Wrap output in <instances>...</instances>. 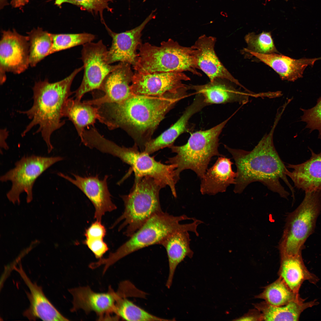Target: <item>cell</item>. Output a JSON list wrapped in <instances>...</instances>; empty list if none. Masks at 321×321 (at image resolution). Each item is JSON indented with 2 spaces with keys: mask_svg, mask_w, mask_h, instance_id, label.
Listing matches in <instances>:
<instances>
[{
  "mask_svg": "<svg viewBox=\"0 0 321 321\" xmlns=\"http://www.w3.org/2000/svg\"><path fill=\"white\" fill-rule=\"evenodd\" d=\"M181 99L133 95L123 101L95 106L101 123L111 130L121 128L141 152L165 115Z\"/></svg>",
  "mask_w": 321,
  "mask_h": 321,
  "instance_id": "6da1fadb",
  "label": "cell"
},
{
  "mask_svg": "<svg viewBox=\"0 0 321 321\" xmlns=\"http://www.w3.org/2000/svg\"><path fill=\"white\" fill-rule=\"evenodd\" d=\"M279 120L278 118H275L270 132L265 135L251 151L232 148L224 145L232 155L237 168L234 189L235 193H240L249 184L259 182L281 197L287 199L289 193L281 184V179L288 186L294 199V188L286 174L287 169L273 144V133Z\"/></svg>",
  "mask_w": 321,
  "mask_h": 321,
  "instance_id": "7a4b0ae2",
  "label": "cell"
},
{
  "mask_svg": "<svg viewBox=\"0 0 321 321\" xmlns=\"http://www.w3.org/2000/svg\"><path fill=\"white\" fill-rule=\"evenodd\" d=\"M83 66L75 69L68 76L57 82L51 83L47 79L36 82L32 89V107L19 113L26 115L30 122L21 134L24 136L33 127L38 125L35 133H40L48 148V153L53 149L52 134L65 124L62 120V110L65 102L72 94L70 89L73 81Z\"/></svg>",
  "mask_w": 321,
  "mask_h": 321,
  "instance_id": "3957f363",
  "label": "cell"
},
{
  "mask_svg": "<svg viewBox=\"0 0 321 321\" xmlns=\"http://www.w3.org/2000/svg\"><path fill=\"white\" fill-rule=\"evenodd\" d=\"M185 215L175 216L163 211L149 218L125 242L99 264L106 271L111 266L127 255L147 246L159 244L170 234L179 231L191 232L198 235L197 229L200 222Z\"/></svg>",
  "mask_w": 321,
  "mask_h": 321,
  "instance_id": "277c9868",
  "label": "cell"
},
{
  "mask_svg": "<svg viewBox=\"0 0 321 321\" xmlns=\"http://www.w3.org/2000/svg\"><path fill=\"white\" fill-rule=\"evenodd\" d=\"M138 58L133 67L136 72L143 73L189 71L201 76L198 71L195 49L181 45L171 39L161 42L160 46L149 43L141 44Z\"/></svg>",
  "mask_w": 321,
  "mask_h": 321,
  "instance_id": "5b68a950",
  "label": "cell"
},
{
  "mask_svg": "<svg viewBox=\"0 0 321 321\" xmlns=\"http://www.w3.org/2000/svg\"><path fill=\"white\" fill-rule=\"evenodd\" d=\"M163 188L150 177H135L129 193L121 196L124 210L111 228L122 221L118 231L126 228L124 234L130 237L151 217L163 211L159 199L160 191Z\"/></svg>",
  "mask_w": 321,
  "mask_h": 321,
  "instance_id": "8992f818",
  "label": "cell"
},
{
  "mask_svg": "<svg viewBox=\"0 0 321 321\" xmlns=\"http://www.w3.org/2000/svg\"><path fill=\"white\" fill-rule=\"evenodd\" d=\"M229 119L208 130L193 133L183 145H173L169 147L176 155L169 158L165 163L176 165L175 173L177 181L180 173L187 169L194 171L201 179L207 169L212 158L223 155L218 150L219 137Z\"/></svg>",
  "mask_w": 321,
  "mask_h": 321,
  "instance_id": "52a82bcc",
  "label": "cell"
},
{
  "mask_svg": "<svg viewBox=\"0 0 321 321\" xmlns=\"http://www.w3.org/2000/svg\"><path fill=\"white\" fill-rule=\"evenodd\" d=\"M321 210V191L305 192L302 202L288 215L279 246L281 255L301 253L313 232Z\"/></svg>",
  "mask_w": 321,
  "mask_h": 321,
  "instance_id": "ba28073f",
  "label": "cell"
},
{
  "mask_svg": "<svg viewBox=\"0 0 321 321\" xmlns=\"http://www.w3.org/2000/svg\"><path fill=\"white\" fill-rule=\"evenodd\" d=\"M99 148L100 152L117 157L130 165L134 173L135 177H150L163 188L168 186L174 196L177 197L175 185L177 181L175 173L176 165L165 164L156 161L150 154L140 151L135 144L130 147L120 146L104 138L100 141Z\"/></svg>",
  "mask_w": 321,
  "mask_h": 321,
  "instance_id": "9c48e42d",
  "label": "cell"
},
{
  "mask_svg": "<svg viewBox=\"0 0 321 321\" xmlns=\"http://www.w3.org/2000/svg\"><path fill=\"white\" fill-rule=\"evenodd\" d=\"M64 159L57 156L44 157L32 155L24 156L16 162L15 167L1 176L2 182L10 181L12 186L7 194L9 200L14 203L20 202L19 196L23 192L27 194L26 200L32 199V188L37 178L56 163Z\"/></svg>",
  "mask_w": 321,
  "mask_h": 321,
  "instance_id": "30bf717a",
  "label": "cell"
},
{
  "mask_svg": "<svg viewBox=\"0 0 321 321\" xmlns=\"http://www.w3.org/2000/svg\"><path fill=\"white\" fill-rule=\"evenodd\" d=\"M190 78L182 72H157L134 73L130 88L134 95L171 97L181 99L185 97L188 85L183 81Z\"/></svg>",
  "mask_w": 321,
  "mask_h": 321,
  "instance_id": "8fae6325",
  "label": "cell"
},
{
  "mask_svg": "<svg viewBox=\"0 0 321 321\" xmlns=\"http://www.w3.org/2000/svg\"><path fill=\"white\" fill-rule=\"evenodd\" d=\"M107 50L101 40L83 45L81 59L84 72L81 84L75 92L76 98L81 100L87 92L99 90L106 76L117 67V64L112 65L106 62Z\"/></svg>",
  "mask_w": 321,
  "mask_h": 321,
  "instance_id": "7c38bea8",
  "label": "cell"
},
{
  "mask_svg": "<svg viewBox=\"0 0 321 321\" xmlns=\"http://www.w3.org/2000/svg\"><path fill=\"white\" fill-rule=\"evenodd\" d=\"M29 43L28 36L13 29L2 31L0 42V82H5L6 73L20 74L28 67Z\"/></svg>",
  "mask_w": 321,
  "mask_h": 321,
  "instance_id": "4fadbf2b",
  "label": "cell"
},
{
  "mask_svg": "<svg viewBox=\"0 0 321 321\" xmlns=\"http://www.w3.org/2000/svg\"><path fill=\"white\" fill-rule=\"evenodd\" d=\"M69 291L73 297L71 312L81 309L88 314L94 311L98 317V320H117L118 319L113 314H115L117 300L122 297L111 286H109L108 292L104 293L95 292L89 286L72 288Z\"/></svg>",
  "mask_w": 321,
  "mask_h": 321,
  "instance_id": "5bb4252c",
  "label": "cell"
},
{
  "mask_svg": "<svg viewBox=\"0 0 321 321\" xmlns=\"http://www.w3.org/2000/svg\"><path fill=\"white\" fill-rule=\"evenodd\" d=\"M153 13L152 12L139 26L120 33L113 32L105 22L103 23L112 38L111 47L106 55L105 60L108 64L119 62L128 63L133 67L136 64L138 58L137 51L142 44V32L148 23L155 18Z\"/></svg>",
  "mask_w": 321,
  "mask_h": 321,
  "instance_id": "9a60e30c",
  "label": "cell"
},
{
  "mask_svg": "<svg viewBox=\"0 0 321 321\" xmlns=\"http://www.w3.org/2000/svg\"><path fill=\"white\" fill-rule=\"evenodd\" d=\"M57 174L76 186L89 199L94 207V218L96 220L101 221L106 213L116 209L117 206L112 201L108 189V175L100 180L97 175L83 177L73 174V178L62 173Z\"/></svg>",
  "mask_w": 321,
  "mask_h": 321,
  "instance_id": "2e32d148",
  "label": "cell"
},
{
  "mask_svg": "<svg viewBox=\"0 0 321 321\" xmlns=\"http://www.w3.org/2000/svg\"><path fill=\"white\" fill-rule=\"evenodd\" d=\"M130 64L120 62L117 67L103 81L99 90L104 94L101 97L85 101L94 106L106 103L119 102L133 96L130 88L134 73Z\"/></svg>",
  "mask_w": 321,
  "mask_h": 321,
  "instance_id": "e0dca14e",
  "label": "cell"
},
{
  "mask_svg": "<svg viewBox=\"0 0 321 321\" xmlns=\"http://www.w3.org/2000/svg\"><path fill=\"white\" fill-rule=\"evenodd\" d=\"M216 41L215 37L204 34L200 36L192 46L195 51L199 69L206 75L210 81L216 78L225 79L250 92L232 75L220 61L214 49Z\"/></svg>",
  "mask_w": 321,
  "mask_h": 321,
  "instance_id": "ac0fdd59",
  "label": "cell"
},
{
  "mask_svg": "<svg viewBox=\"0 0 321 321\" xmlns=\"http://www.w3.org/2000/svg\"><path fill=\"white\" fill-rule=\"evenodd\" d=\"M14 269L20 276L29 289L27 295L30 302L29 307L23 315L30 320L39 318L44 321H68L55 308L45 295L42 288L32 282L28 277L20 264Z\"/></svg>",
  "mask_w": 321,
  "mask_h": 321,
  "instance_id": "d6986e66",
  "label": "cell"
},
{
  "mask_svg": "<svg viewBox=\"0 0 321 321\" xmlns=\"http://www.w3.org/2000/svg\"><path fill=\"white\" fill-rule=\"evenodd\" d=\"M231 82L225 79L216 78L204 85L188 86L189 89L194 90L197 93L201 95L207 105L233 102L244 104L247 103L249 96H253L237 89Z\"/></svg>",
  "mask_w": 321,
  "mask_h": 321,
  "instance_id": "ffe728a7",
  "label": "cell"
},
{
  "mask_svg": "<svg viewBox=\"0 0 321 321\" xmlns=\"http://www.w3.org/2000/svg\"><path fill=\"white\" fill-rule=\"evenodd\" d=\"M243 50L270 67L283 80L294 81L302 77L305 68L313 66L318 58L295 59L278 53L260 54L244 48Z\"/></svg>",
  "mask_w": 321,
  "mask_h": 321,
  "instance_id": "44dd1931",
  "label": "cell"
},
{
  "mask_svg": "<svg viewBox=\"0 0 321 321\" xmlns=\"http://www.w3.org/2000/svg\"><path fill=\"white\" fill-rule=\"evenodd\" d=\"M310 158L297 164H288L287 167L293 169L286 172L293 181L295 186L305 192L321 191V151L316 153L309 148Z\"/></svg>",
  "mask_w": 321,
  "mask_h": 321,
  "instance_id": "7402d4cb",
  "label": "cell"
},
{
  "mask_svg": "<svg viewBox=\"0 0 321 321\" xmlns=\"http://www.w3.org/2000/svg\"><path fill=\"white\" fill-rule=\"evenodd\" d=\"M202 96L197 95L192 103L178 120L158 137L146 143L143 152L150 155L166 147H170L177 138L187 130L188 122L191 116L207 106Z\"/></svg>",
  "mask_w": 321,
  "mask_h": 321,
  "instance_id": "603a6c76",
  "label": "cell"
},
{
  "mask_svg": "<svg viewBox=\"0 0 321 321\" xmlns=\"http://www.w3.org/2000/svg\"><path fill=\"white\" fill-rule=\"evenodd\" d=\"M232 164L230 158L224 155L218 157L215 163L207 169L201 179V193L215 195L225 192L229 186L234 184L237 173L232 170Z\"/></svg>",
  "mask_w": 321,
  "mask_h": 321,
  "instance_id": "cb8c5ba5",
  "label": "cell"
},
{
  "mask_svg": "<svg viewBox=\"0 0 321 321\" xmlns=\"http://www.w3.org/2000/svg\"><path fill=\"white\" fill-rule=\"evenodd\" d=\"M190 240L188 231H179L169 235L159 244L165 248L168 256L169 273L166 285L168 288L171 286L177 265L186 257L191 258L193 256Z\"/></svg>",
  "mask_w": 321,
  "mask_h": 321,
  "instance_id": "d4e9b609",
  "label": "cell"
},
{
  "mask_svg": "<svg viewBox=\"0 0 321 321\" xmlns=\"http://www.w3.org/2000/svg\"><path fill=\"white\" fill-rule=\"evenodd\" d=\"M279 277L294 293L298 292L303 282L308 281L315 284L318 278L307 269L303 260L301 253L295 255H281Z\"/></svg>",
  "mask_w": 321,
  "mask_h": 321,
  "instance_id": "484cf974",
  "label": "cell"
},
{
  "mask_svg": "<svg viewBox=\"0 0 321 321\" xmlns=\"http://www.w3.org/2000/svg\"><path fill=\"white\" fill-rule=\"evenodd\" d=\"M317 303L316 300L305 302L300 297L284 305L273 306L265 301L255 304L254 306L260 313L261 320L298 321L305 310Z\"/></svg>",
  "mask_w": 321,
  "mask_h": 321,
  "instance_id": "4316f807",
  "label": "cell"
},
{
  "mask_svg": "<svg viewBox=\"0 0 321 321\" xmlns=\"http://www.w3.org/2000/svg\"><path fill=\"white\" fill-rule=\"evenodd\" d=\"M63 117H67L73 124L80 137L85 128L93 125L96 120L101 122V117L97 108L85 101L75 98H69L63 107Z\"/></svg>",
  "mask_w": 321,
  "mask_h": 321,
  "instance_id": "83f0119b",
  "label": "cell"
},
{
  "mask_svg": "<svg viewBox=\"0 0 321 321\" xmlns=\"http://www.w3.org/2000/svg\"><path fill=\"white\" fill-rule=\"evenodd\" d=\"M27 34L29 43V65L34 67L51 54L53 42L52 33L38 27Z\"/></svg>",
  "mask_w": 321,
  "mask_h": 321,
  "instance_id": "f1b7e54d",
  "label": "cell"
},
{
  "mask_svg": "<svg viewBox=\"0 0 321 321\" xmlns=\"http://www.w3.org/2000/svg\"><path fill=\"white\" fill-rule=\"evenodd\" d=\"M255 297L264 299L268 304L275 306L284 305L300 297L293 292L282 278L279 277L267 286L263 291Z\"/></svg>",
  "mask_w": 321,
  "mask_h": 321,
  "instance_id": "f546056e",
  "label": "cell"
},
{
  "mask_svg": "<svg viewBox=\"0 0 321 321\" xmlns=\"http://www.w3.org/2000/svg\"><path fill=\"white\" fill-rule=\"evenodd\" d=\"M115 314L127 321H169L154 316L135 305L126 298L118 299L116 303Z\"/></svg>",
  "mask_w": 321,
  "mask_h": 321,
  "instance_id": "4dcf8cb0",
  "label": "cell"
},
{
  "mask_svg": "<svg viewBox=\"0 0 321 321\" xmlns=\"http://www.w3.org/2000/svg\"><path fill=\"white\" fill-rule=\"evenodd\" d=\"M53 46L51 54L83 45L92 42L95 38V35L87 33L75 34H52Z\"/></svg>",
  "mask_w": 321,
  "mask_h": 321,
  "instance_id": "1f68e13d",
  "label": "cell"
},
{
  "mask_svg": "<svg viewBox=\"0 0 321 321\" xmlns=\"http://www.w3.org/2000/svg\"><path fill=\"white\" fill-rule=\"evenodd\" d=\"M245 39L246 48L252 52L262 54L279 53L270 32L263 31L259 34L250 32L245 36Z\"/></svg>",
  "mask_w": 321,
  "mask_h": 321,
  "instance_id": "d6a6232c",
  "label": "cell"
},
{
  "mask_svg": "<svg viewBox=\"0 0 321 321\" xmlns=\"http://www.w3.org/2000/svg\"><path fill=\"white\" fill-rule=\"evenodd\" d=\"M54 1L55 4L60 7L63 3H67L75 5L81 10H86L93 14L100 16L102 23L104 21L103 12L105 9L112 13L113 9L109 6V2L114 0H52Z\"/></svg>",
  "mask_w": 321,
  "mask_h": 321,
  "instance_id": "836d02e7",
  "label": "cell"
},
{
  "mask_svg": "<svg viewBox=\"0 0 321 321\" xmlns=\"http://www.w3.org/2000/svg\"><path fill=\"white\" fill-rule=\"evenodd\" d=\"M301 109L303 112L301 120L306 123V128L310 129L311 132L318 130L319 138H321V97L314 107L308 109Z\"/></svg>",
  "mask_w": 321,
  "mask_h": 321,
  "instance_id": "e575fe53",
  "label": "cell"
},
{
  "mask_svg": "<svg viewBox=\"0 0 321 321\" xmlns=\"http://www.w3.org/2000/svg\"><path fill=\"white\" fill-rule=\"evenodd\" d=\"M104 238L98 236L85 237L83 243L92 251L95 257L99 259L102 258L107 251L108 247L104 241Z\"/></svg>",
  "mask_w": 321,
  "mask_h": 321,
  "instance_id": "d590c367",
  "label": "cell"
},
{
  "mask_svg": "<svg viewBox=\"0 0 321 321\" xmlns=\"http://www.w3.org/2000/svg\"><path fill=\"white\" fill-rule=\"evenodd\" d=\"M257 310L238 318L236 320H261L260 313Z\"/></svg>",
  "mask_w": 321,
  "mask_h": 321,
  "instance_id": "8d00e7d4",
  "label": "cell"
},
{
  "mask_svg": "<svg viewBox=\"0 0 321 321\" xmlns=\"http://www.w3.org/2000/svg\"><path fill=\"white\" fill-rule=\"evenodd\" d=\"M8 136V133L6 129H1L0 130V146L1 148L7 150L9 147L5 141Z\"/></svg>",
  "mask_w": 321,
  "mask_h": 321,
  "instance_id": "74e56055",
  "label": "cell"
},
{
  "mask_svg": "<svg viewBox=\"0 0 321 321\" xmlns=\"http://www.w3.org/2000/svg\"><path fill=\"white\" fill-rule=\"evenodd\" d=\"M29 2V0H11L10 4L15 8H22Z\"/></svg>",
  "mask_w": 321,
  "mask_h": 321,
  "instance_id": "f35d334b",
  "label": "cell"
},
{
  "mask_svg": "<svg viewBox=\"0 0 321 321\" xmlns=\"http://www.w3.org/2000/svg\"><path fill=\"white\" fill-rule=\"evenodd\" d=\"M8 4L7 0H0V10L3 9L4 7Z\"/></svg>",
  "mask_w": 321,
  "mask_h": 321,
  "instance_id": "ab89813d",
  "label": "cell"
},
{
  "mask_svg": "<svg viewBox=\"0 0 321 321\" xmlns=\"http://www.w3.org/2000/svg\"><path fill=\"white\" fill-rule=\"evenodd\" d=\"M318 59H321V57L319 58Z\"/></svg>",
  "mask_w": 321,
  "mask_h": 321,
  "instance_id": "60d3db41",
  "label": "cell"
},
{
  "mask_svg": "<svg viewBox=\"0 0 321 321\" xmlns=\"http://www.w3.org/2000/svg\"><path fill=\"white\" fill-rule=\"evenodd\" d=\"M146 0H144V1H145Z\"/></svg>",
  "mask_w": 321,
  "mask_h": 321,
  "instance_id": "b9f144b4",
  "label": "cell"
}]
</instances>
